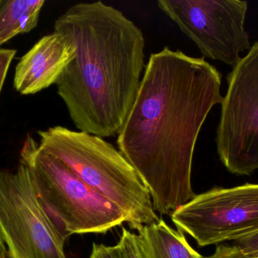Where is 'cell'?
Wrapping results in <instances>:
<instances>
[{
  "label": "cell",
  "mask_w": 258,
  "mask_h": 258,
  "mask_svg": "<svg viewBox=\"0 0 258 258\" xmlns=\"http://www.w3.org/2000/svg\"><path fill=\"white\" fill-rule=\"evenodd\" d=\"M221 80L204 58L167 46L151 54L146 65L116 142L161 215H171L196 196V144L208 115L222 101Z\"/></svg>",
  "instance_id": "6da1fadb"
},
{
  "label": "cell",
  "mask_w": 258,
  "mask_h": 258,
  "mask_svg": "<svg viewBox=\"0 0 258 258\" xmlns=\"http://www.w3.org/2000/svg\"><path fill=\"white\" fill-rule=\"evenodd\" d=\"M74 54L56 83L79 131L101 138L119 135L145 70L142 30L102 2L73 5L54 23Z\"/></svg>",
  "instance_id": "7a4b0ae2"
},
{
  "label": "cell",
  "mask_w": 258,
  "mask_h": 258,
  "mask_svg": "<svg viewBox=\"0 0 258 258\" xmlns=\"http://www.w3.org/2000/svg\"><path fill=\"white\" fill-rule=\"evenodd\" d=\"M39 146L126 214L139 231L158 222L151 195L125 156L104 138L61 126L38 131Z\"/></svg>",
  "instance_id": "3957f363"
},
{
  "label": "cell",
  "mask_w": 258,
  "mask_h": 258,
  "mask_svg": "<svg viewBox=\"0 0 258 258\" xmlns=\"http://www.w3.org/2000/svg\"><path fill=\"white\" fill-rule=\"evenodd\" d=\"M20 162L27 166L38 198L65 240L71 235L105 233L128 224L125 212L45 152L30 135Z\"/></svg>",
  "instance_id": "277c9868"
},
{
  "label": "cell",
  "mask_w": 258,
  "mask_h": 258,
  "mask_svg": "<svg viewBox=\"0 0 258 258\" xmlns=\"http://www.w3.org/2000/svg\"><path fill=\"white\" fill-rule=\"evenodd\" d=\"M0 236L9 258H67L65 239L36 195L27 166L0 170Z\"/></svg>",
  "instance_id": "5b68a950"
},
{
  "label": "cell",
  "mask_w": 258,
  "mask_h": 258,
  "mask_svg": "<svg viewBox=\"0 0 258 258\" xmlns=\"http://www.w3.org/2000/svg\"><path fill=\"white\" fill-rule=\"evenodd\" d=\"M217 129V151L229 172L258 170V42L227 75Z\"/></svg>",
  "instance_id": "8992f818"
},
{
  "label": "cell",
  "mask_w": 258,
  "mask_h": 258,
  "mask_svg": "<svg viewBox=\"0 0 258 258\" xmlns=\"http://www.w3.org/2000/svg\"><path fill=\"white\" fill-rule=\"evenodd\" d=\"M158 7L198 47L204 57L234 67L251 48L242 0H159Z\"/></svg>",
  "instance_id": "52a82bcc"
},
{
  "label": "cell",
  "mask_w": 258,
  "mask_h": 258,
  "mask_svg": "<svg viewBox=\"0 0 258 258\" xmlns=\"http://www.w3.org/2000/svg\"><path fill=\"white\" fill-rule=\"evenodd\" d=\"M171 219L200 247L252 234L258 232V184L215 188L196 195L174 211Z\"/></svg>",
  "instance_id": "ba28073f"
},
{
  "label": "cell",
  "mask_w": 258,
  "mask_h": 258,
  "mask_svg": "<svg viewBox=\"0 0 258 258\" xmlns=\"http://www.w3.org/2000/svg\"><path fill=\"white\" fill-rule=\"evenodd\" d=\"M74 54V46L64 36L54 31L44 36L20 59L14 87L30 95L56 84Z\"/></svg>",
  "instance_id": "9c48e42d"
},
{
  "label": "cell",
  "mask_w": 258,
  "mask_h": 258,
  "mask_svg": "<svg viewBox=\"0 0 258 258\" xmlns=\"http://www.w3.org/2000/svg\"><path fill=\"white\" fill-rule=\"evenodd\" d=\"M138 232L150 258H203L189 245L183 232L171 228L164 220Z\"/></svg>",
  "instance_id": "30bf717a"
},
{
  "label": "cell",
  "mask_w": 258,
  "mask_h": 258,
  "mask_svg": "<svg viewBox=\"0 0 258 258\" xmlns=\"http://www.w3.org/2000/svg\"><path fill=\"white\" fill-rule=\"evenodd\" d=\"M44 0H0V46L37 26Z\"/></svg>",
  "instance_id": "8fae6325"
},
{
  "label": "cell",
  "mask_w": 258,
  "mask_h": 258,
  "mask_svg": "<svg viewBox=\"0 0 258 258\" xmlns=\"http://www.w3.org/2000/svg\"><path fill=\"white\" fill-rule=\"evenodd\" d=\"M116 246L121 258H150L141 236L127 229H122L120 239Z\"/></svg>",
  "instance_id": "7c38bea8"
},
{
  "label": "cell",
  "mask_w": 258,
  "mask_h": 258,
  "mask_svg": "<svg viewBox=\"0 0 258 258\" xmlns=\"http://www.w3.org/2000/svg\"><path fill=\"white\" fill-rule=\"evenodd\" d=\"M232 245L248 256H258V232L233 241Z\"/></svg>",
  "instance_id": "4fadbf2b"
},
{
  "label": "cell",
  "mask_w": 258,
  "mask_h": 258,
  "mask_svg": "<svg viewBox=\"0 0 258 258\" xmlns=\"http://www.w3.org/2000/svg\"><path fill=\"white\" fill-rule=\"evenodd\" d=\"M203 258H258V256H248L244 254L232 245H221L217 246L213 254Z\"/></svg>",
  "instance_id": "5bb4252c"
},
{
  "label": "cell",
  "mask_w": 258,
  "mask_h": 258,
  "mask_svg": "<svg viewBox=\"0 0 258 258\" xmlns=\"http://www.w3.org/2000/svg\"><path fill=\"white\" fill-rule=\"evenodd\" d=\"M16 54V50L0 48V92L3 89L12 61Z\"/></svg>",
  "instance_id": "9a60e30c"
},
{
  "label": "cell",
  "mask_w": 258,
  "mask_h": 258,
  "mask_svg": "<svg viewBox=\"0 0 258 258\" xmlns=\"http://www.w3.org/2000/svg\"><path fill=\"white\" fill-rule=\"evenodd\" d=\"M89 258H121L116 245L107 246L103 244L93 243Z\"/></svg>",
  "instance_id": "2e32d148"
},
{
  "label": "cell",
  "mask_w": 258,
  "mask_h": 258,
  "mask_svg": "<svg viewBox=\"0 0 258 258\" xmlns=\"http://www.w3.org/2000/svg\"><path fill=\"white\" fill-rule=\"evenodd\" d=\"M6 255H7V249H6V245L0 236V258H6Z\"/></svg>",
  "instance_id": "e0dca14e"
}]
</instances>
